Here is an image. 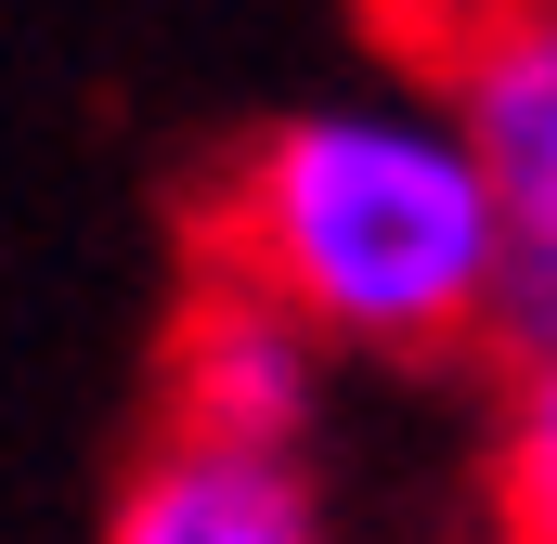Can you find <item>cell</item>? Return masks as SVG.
I'll return each mask as SVG.
<instances>
[{
	"label": "cell",
	"instance_id": "cell-1",
	"mask_svg": "<svg viewBox=\"0 0 557 544\" xmlns=\"http://www.w3.org/2000/svg\"><path fill=\"white\" fill-rule=\"evenodd\" d=\"M195 260L260 285L324 350L441 363L506 324L493 182L441 104H298L195 195Z\"/></svg>",
	"mask_w": 557,
	"mask_h": 544
},
{
	"label": "cell",
	"instance_id": "cell-2",
	"mask_svg": "<svg viewBox=\"0 0 557 544\" xmlns=\"http://www.w3.org/2000/svg\"><path fill=\"white\" fill-rule=\"evenodd\" d=\"M416 78L467 131L506 247V350L557 337V0H389Z\"/></svg>",
	"mask_w": 557,
	"mask_h": 544
},
{
	"label": "cell",
	"instance_id": "cell-3",
	"mask_svg": "<svg viewBox=\"0 0 557 544\" xmlns=\"http://www.w3.org/2000/svg\"><path fill=\"white\" fill-rule=\"evenodd\" d=\"M324 415V337L285 324L260 285L195 260L169 311V441H234V454H298Z\"/></svg>",
	"mask_w": 557,
	"mask_h": 544
},
{
	"label": "cell",
	"instance_id": "cell-4",
	"mask_svg": "<svg viewBox=\"0 0 557 544\" xmlns=\"http://www.w3.org/2000/svg\"><path fill=\"white\" fill-rule=\"evenodd\" d=\"M104 544H324V493L298 454H234V441L156 428L104 506Z\"/></svg>",
	"mask_w": 557,
	"mask_h": 544
},
{
	"label": "cell",
	"instance_id": "cell-5",
	"mask_svg": "<svg viewBox=\"0 0 557 544\" xmlns=\"http://www.w3.org/2000/svg\"><path fill=\"white\" fill-rule=\"evenodd\" d=\"M493 532L557 544V337L506 363V415H493Z\"/></svg>",
	"mask_w": 557,
	"mask_h": 544
}]
</instances>
